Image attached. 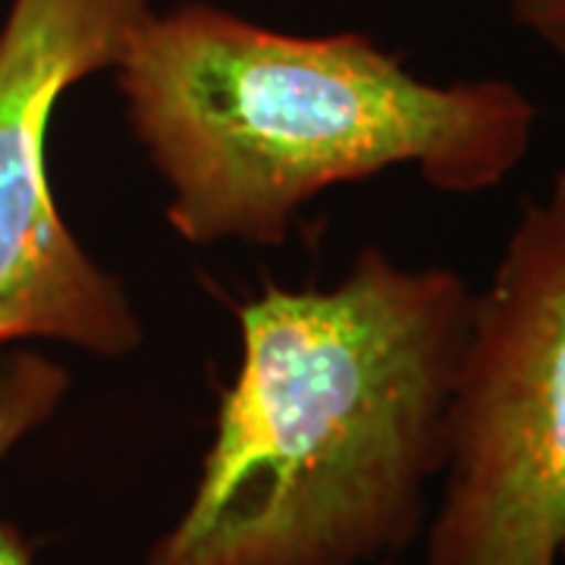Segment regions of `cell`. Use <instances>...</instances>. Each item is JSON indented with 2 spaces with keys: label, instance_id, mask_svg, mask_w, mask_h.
<instances>
[{
  "label": "cell",
  "instance_id": "obj_2",
  "mask_svg": "<svg viewBox=\"0 0 565 565\" xmlns=\"http://www.w3.org/2000/svg\"><path fill=\"white\" fill-rule=\"evenodd\" d=\"M189 245H282L327 189L412 167L446 195L503 185L537 104L509 79L430 82L362 32L292 35L214 3L151 10L114 70Z\"/></svg>",
  "mask_w": 565,
  "mask_h": 565
},
{
  "label": "cell",
  "instance_id": "obj_1",
  "mask_svg": "<svg viewBox=\"0 0 565 565\" xmlns=\"http://www.w3.org/2000/svg\"><path fill=\"white\" fill-rule=\"evenodd\" d=\"M471 296L364 248L333 289L239 305L192 497L141 565H393L430 515Z\"/></svg>",
  "mask_w": 565,
  "mask_h": 565
},
{
  "label": "cell",
  "instance_id": "obj_4",
  "mask_svg": "<svg viewBox=\"0 0 565 565\" xmlns=\"http://www.w3.org/2000/svg\"><path fill=\"white\" fill-rule=\"evenodd\" d=\"M154 0H13L0 29V345L51 340L120 362L145 340L120 277L61 217L47 129L61 98L117 70Z\"/></svg>",
  "mask_w": 565,
  "mask_h": 565
},
{
  "label": "cell",
  "instance_id": "obj_6",
  "mask_svg": "<svg viewBox=\"0 0 565 565\" xmlns=\"http://www.w3.org/2000/svg\"><path fill=\"white\" fill-rule=\"evenodd\" d=\"M509 17L565 61V0H505Z\"/></svg>",
  "mask_w": 565,
  "mask_h": 565
},
{
  "label": "cell",
  "instance_id": "obj_5",
  "mask_svg": "<svg viewBox=\"0 0 565 565\" xmlns=\"http://www.w3.org/2000/svg\"><path fill=\"white\" fill-rule=\"evenodd\" d=\"M70 393L66 367L35 352L0 359V465L17 446L54 418ZM0 565H35L20 527L0 519Z\"/></svg>",
  "mask_w": 565,
  "mask_h": 565
},
{
  "label": "cell",
  "instance_id": "obj_3",
  "mask_svg": "<svg viewBox=\"0 0 565 565\" xmlns=\"http://www.w3.org/2000/svg\"><path fill=\"white\" fill-rule=\"evenodd\" d=\"M424 565H565V167L471 296Z\"/></svg>",
  "mask_w": 565,
  "mask_h": 565
}]
</instances>
